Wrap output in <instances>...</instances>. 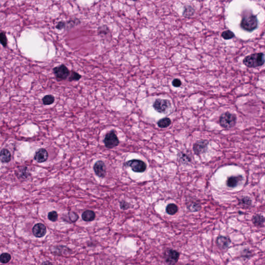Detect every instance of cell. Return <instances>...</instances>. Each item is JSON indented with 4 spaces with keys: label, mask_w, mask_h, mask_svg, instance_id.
Instances as JSON below:
<instances>
[{
    "label": "cell",
    "mask_w": 265,
    "mask_h": 265,
    "mask_svg": "<svg viewBox=\"0 0 265 265\" xmlns=\"http://www.w3.org/2000/svg\"><path fill=\"white\" fill-rule=\"evenodd\" d=\"M0 43L4 47H6L7 45V39L6 36V33L2 31H0Z\"/></svg>",
    "instance_id": "4316f807"
},
{
    "label": "cell",
    "mask_w": 265,
    "mask_h": 265,
    "mask_svg": "<svg viewBox=\"0 0 265 265\" xmlns=\"http://www.w3.org/2000/svg\"><path fill=\"white\" fill-rule=\"evenodd\" d=\"M237 121V117L235 114L226 112L220 116L219 122L221 126L225 128L230 129L235 126Z\"/></svg>",
    "instance_id": "3957f363"
},
{
    "label": "cell",
    "mask_w": 265,
    "mask_h": 265,
    "mask_svg": "<svg viewBox=\"0 0 265 265\" xmlns=\"http://www.w3.org/2000/svg\"><path fill=\"white\" fill-rule=\"evenodd\" d=\"M243 180V177L241 175L238 176H231L227 178L226 181L227 186L231 188H234L238 186V185Z\"/></svg>",
    "instance_id": "4fadbf2b"
},
{
    "label": "cell",
    "mask_w": 265,
    "mask_h": 265,
    "mask_svg": "<svg viewBox=\"0 0 265 265\" xmlns=\"http://www.w3.org/2000/svg\"><path fill=\"white\" fill-rule=\"evenodd\" d=\"M176 265L175 264H174V265Z\"/></svg>",
    "instance_id": "8d00e7d4"
},
{
    "label": "cell",
    "mask_w": 265,
    "mask_h": 265,
    "mask_svg": "<svg viewBox=\"0 0 265 265\" xmlns=\"http://www.w3.org/2000/svg\"><path fill=\"white\" fill-rule=\"evenodd\" d=\"M69 217V221H71V223H74L78 220L79 217L78 215L74 212H70L68 213Z\"/></svg>",
    "instance_id": "f546056e"
},
{
    "label": "cell",
    "mask_w": 265,
    "mask_h": 265,
    "mask_svg": "<svg viewBox=\"0 0 265 265\" xmlns=\"http://www.w3.org/2000/svg\"><path fill=\"white\" fill-rule=\"evenodd\" d=\"M65 26H66L65 22H63V21H60V22H59L57 24V26H56V28L57 29H58V30H62V28H65Z\"/></svg>",
    "instance_id": "e575fe53"
},
{
    "label": "cell",
    "mask_w": 265,
    "mask_h": 265,
    "mask_svg": "<svg viewBox=\"0 0 265 265\" xmlns=\"http://www.w3.org/2000/svg\"><path fill=\"white\" fill-rule=\"evenodd\" d=\"M11 256L9 254L4 253L0 255V261L3 264H6L10 261Z\"/></svg>",
    "instance_id": "d4e9b609"
},
{
    "label": "cell",
    "mask_w": 265,
    "mask_h": 265,
    "mask_svg": "<svg viewBox=\"0 0 265 265\" xmlns=\"http://www.w3.org/2000/svg\"><path fill=\"white\" fill-rule=\"evenodd\" d=\"M42 101L45 105H49L55 101V97L52 95H47L43 97Z\"/></svg>",
    "instance_id": "7402d4cb"
},
{
    "label": "cell",
    "mask_w": 265,
    "mask_h": 265,
    "mask_svg": "<svg viewBox=\"0 0 265 265\" xmlns=\"http://www.w3.org/2000/svg\"><path fill=\"white\" fill-rule=\"evenodd\" d=\"M180 256V253L176 250L168 249L164 253V259L168 265H174L178 262Z\"/></svg>",
    "instance_id": "277c9868"
},
{
    "label": "cell",
    "mask_w": 265,
    "mask_h": 265,
    "mask_svg": "<svg viewBox=\"0 0 265 265\" xmlns=\"http://www.w3.org/2000/svg\"><path fill=\"white\" fill-rule=\"evenodd\" d=\"M12 155L10 152L6 149H3L0 151V161L3 163H7L10 161Z\"/></svg>",
    "instance_id": "e0dca14e"
},
{
    "label": "cell",
    "mask_w": 265,
    "mask_h": 265,
    "mask_svg": "<svg viewBox=\"0 0 265 265\" xmlns=\"http://www.w3.org/2000/svg\"><path fill=\"white\" fill-rule=\"evenodd\" d=\"M42 265H53V264L50 261H46L43 262V263L42 264Z\"/></svg>",
    "instance_id": "d590c367"
},
{
    "label": "cell",
    "mask_w": 265,
    "mask_h": 265,
    "mask_svg": "<svg viewBox=\"0 0 265 265\" xmlns=\"http://www.w3.org/2000/svg\"><path fill=\"white\" fill-rule=\"evenodd\" d=\"M81 78V75L75 71H72L70 77H69V81H78Z\"/></svg>",
    "instance_id": "83f0119b"
},
{
    "label": "cell",
    "mask_w": 265,
    "mask_h": 265,
    "mask_svg": "<svg viewBox=\"0 0 265 265\" xmlns=\"http://www.w3.org/2000/svg\"><path fill=\"white\" fill-rule=\"evenodd\" d=\"M53 73L58 81H62L66 79L70 75V71L65 65L62 64L53 69Z\"/></svg>",
    "instance_id": "ba28073f"
},
{
    "label": "cell",
    "mask_w": 265,
    "mask_h": 265,
    "mask_svg": "<svg viewBox=\"0 0 265 265\" xmlns=\"http://www.w3.org/2000/svg\"><path fill=\"white\" fill-rule=\"evenodd\" d=\"M172 123L171 120L168 118H164L163 119L160 120L158 122V127L162 128H166L170 126Z\"/></svg>",
    "instance_id": "ffe728a7"
},
{
    "label": "cell",
    "mask_w": 265,
    "mask_h": 265,
    "mask_svg": "<svg viewBox=\"0 0 265 265\" xmlns=\"http://www.w3.org/2000/svg\"><path fill=\"white\" fill-rule=\"evenodd\" d=\"M239 204L243 207H249L252 204V200L249 197H243L239 200Z\"/></svg>",
    "instance_id": "44dd1931"
},
{
    "label": "cell",
    "mask_w": 265,
    "mask_h": 265,
    "mask_svg": "<svg viewBox=\"0 0 265 265\" xmlns=\"http://www.w3.org/2000/svg\"><path fill=\"white\" fill-rule=\"evenodd\" d=\"M95 213L92 210H86L82 215V219L86 222H91L95 219Z\"/></svg>",
    "instance_id": "ac0fdd59"
},
{
    "label": "cell",
    "mask_w": 265,
    "mask_h": 265,
    "mask_svg": "<svg viewBox=\"0 0 265 265\" xmlns=\"http://www.w3.org/2000/svg\"><path fill=\"white\" fill-rule=\"evenodd\" d=\"M194 10L193 9V8H192L190 6H186V8L184 9L183 15L185 16H192L194 14Z\"/></svg>",
    "instance_id": "1f68e13d"
},
{
    "label": "cell",
    "mask_w": 265,
    "mask_h": 265,
    "mask_svg": "<svg viewBox=\"0 0 265 265\" xmlns=\"http://www.w3.org/2000/svg\"><path fill=\"white\" fill-rule=\"evenodd\" d=\"M126 167H130L135 172H143L146 170L147 165L145 162L139 160H132L124 163Z\"/></svg>",
    "instance_id": "8992f818"
},
{
    "label": "cell",
    "mask_w": 265,
    "mask_h": 265,
    "mask_svg": "<svg viewBox=\"0 0 265 265\" xmlns=\"http://www.w3.org/2000/svg\"><path fill=\"white\" fill-rule=\"evenodd\" d=\"M252 256V253L249 249H245L241 252V256L245 258L249 259Z\"/></svg>",
    "instance_id": "4dcf8cb0"
},
{
    "label": "cell",
    "mask_w": 265,
    "mask_h": 265,
    "mask_svg": "<svg viewBox=\"0 0 265 265\" xmlns=\"http://www.w3.org/2000/svg\"><path fill=\"white\" fill-rule=\"evenodd\" d=\"M48 218L50 221H52V222H55L58 218V213L55 211H51L48 213Z\"/></svg>",
    "instance_id": "f1b7e54d"
},
{
    "label": "cell",
    "mask_w": 265,
    "mask_h": 265,
    "mask_svg": "<svg viewBox=\"0 0 265 265\" xmlns=\"http://www.w3.org/2000/svg\"><path fill=\"white\" fill-rule=\"evenodd\" d=\"M104 142L106 148L112 149L119 145V140L115 131H111L106 135Z\"/></svg>",
    "instance_id": "52a82bcc"
},
{
    "label": "cell",
    "mask_w": 265,
    "mask_h": 265,
    "mask_svg": "<svg viewBox=\"0 0 265 265\" xmlns=\"http://www.w3.org/2000/svg\"><path fill=\"white\" fill-rule=\"evenodd\" d=\"M221 36L225 39H233L235 37V34L231 31L227 30L224 31L222 33Z\"/></svg>",
    "instance_id": "484cf974"
},
{
    "label": "cell",
    "mask_w": 265,
    "mask_h": 265,
    "mask_svg": "<svg viewBox=\"0 0 265 265\" xmlns=\"http://www.w3.org/2000/svg\"><path fill=\"white\" fill-rule=\"evenodd\" d=\"M243 62L246 66L250 68L261 66L265 62L264 54L258 53L249 55L243 59Z\"/></svg>",
    "instance_id": "6da1fadb"
},
{
    "label": "cell",
    "mask_w": 265,
    "mask_h": 265,
    "mask_svg": "<svg viewBox=\"0 0 265 265\" xmlns=\"http://www.w3.org/2000/svg\"><path fill=\"white\" fill-rule=\"evenodd\" d=\"M252 221L253 224L255 226L261 227H263L264 226L265 218L263 215L257 214V215H254L252 217Z\"/></svg>",
    "instance_id": "9a60e30c"
},
{
    "label": "cell",
    "mask_w": 265,
    "mask_h": 265,
    "mask_svg": "<svg viewBox=\"0 0 265 265\" xmlns=\"http://www.w3.org/2000/svg\"><path fill=\"white\" fill-rule=\"evenodd\" d=\"M48 158V153L45 149H40L37 151L34 155V159L39 163L46 161Z\"/></svg>",
    "instance_id": "5bb4252c"
},
{
    "label": "cell",
    "mask_w": 265,
    "mask_h": 265,
    "mask_svg": "<svg viewBox=\"0 0 265 265\" xmlns=\"http://www.w3.org/2000/svg\"><path fill=\"white\" fill-rule=\"evenodd\" d=\"M181 84H182L181 81L180 79L176 78V79H174L172 80V85L174 87H179L181 85Z\"/></svg>",
    "instance_id": "836d02e7"
},
{
    "label": "cell",
    "mask_w": 265,
    "mask_h": 265,
    "mask_svg": "<svg viewBox=\"0 0 265 265\" xmlns=\"http://www.w3.org/2000/svg\"><path fill=\"white\" fill-rule=\"evenodd\" d=\"M98 33L101 37H107L108 35L110 34V29L108 28L107 26H104L99 28Z\"/></svg>",
    "instance_id": "603a6c76"
},
{
    "label": "cell",
    "mask_w": 265,
    "mask_h": 265,
    "mask_svg": "<svg viewBox=\"0 0 265 265\" xmlns=\"http://www.w3.org/2000/svg\"><path fill=\"white\" fill-rule=\"evenodd\" d=\"M95 174L99 177L104 178L106 176V165L104 162L101 161H99L95 163L93 167Z\"/></svg>",
    "instance_id": "8fae6325"
},
{
    "label": "cell",
    "mask_w": 265,
    "mask_h": 265,
    "mask_svg": "<svg viewBox=\"0 0 265 265\" xmlns=\"http://www.w3.org/2000/svg\"><path fill=\"white\" fill-rule=\"evenodd\" d=\"M153 107L156 111L161 113H165L172 107L170 101L167 99H157L154 101Z\"/></svg>",
    "instance_id": "5b68a950"
},
{
    "label": "cell",
    "mask_w": 265,
    "mask_h": 265,
    "mask_svg": "<svg viewBox=\"0 0 265 265\" xmlns=\"http://www.w3.org/2000/svg\"><path fill=\"white\" fill-rule=\"evenodd\" d=\"M166 213L169 215H175L178 211V207L174 204H168L166 208Z\"/></svg>",
    "instance_id": "d6986e66"
},
{
    "label": "cell",
    "mask_w": 265,
    "mask_h": 265,
    "mask_svg": "<svg viewBox=\"0 0 265 265\" xmlns=\"http://www.w3.org/2000/svg\"><path fill=\"white\" fill-rule=\"evenodd\" d=\"M17 176L21 179H26L28 177V172L27 168L23 167L17 171Z\"/></svg>",
    "instance_id": "cb8c5ba5"
},
{
    "label": "cell",
    "mask_w": 265,
    "mask_h": 265,
    "mask_svg": "<svg viewBox=\"0 0 265 265\" xmlns=\"http://www.w3.org/2000/svg\"><path fill=\"white\" fill-rule=\"evenodd\" d=\"M130 208V204H128V202H126L125 201H122L121 202H120V208L122 210H126Z\"/></svg>",
    "instance_id": "d6a6232c"
},
{
    "label": "cell",
    "mask_w": 265,
    "mask_h": 265,
    "mask_svg": "<svg viewBox=\"0 0 265 265\" xmlns=\"http://www.w3.org/2000/svg\"><path fill=\"white\" fill-rule=\"evenodd\" d=\"M240 26L241 28L247 31H253L257 28L258 26L257 17L251 13L245 15L241 21Z\"/></svg>",
    "instance_id": "7a4b0ae2"
},
{
    "label": "cell",
    "mask_w": 265,
    "mask_h": 265,
    "mask_svg": "<svg viewBox=\"0 0 265 265\" xmlns=\"http://www.w3.org/2000/svg\"><path fill=\"white\" fill-rule=\"evenodd\" d=\"M46 227L42 223H38L35 225L32 229L33 235L35 237L41 238L44 236L46 234Z\"/></svg>",
    "instance_id": "7c38bea8"
},
{
    "label": "cell",
    "mask_w": 265,
    "mask_h": 265,
    "mask_svg": "<svg viewBox=\"0 0 265 265\" xmlns=\"http://www.w3.org/2000/svg\"><path fill=\"white\" fill-rule=\"evenodd\" d=\"M231 241L229 238L222 235L217 237L216 244L218 247L222 251H226L228 249Z\"/></svg>",
    "instance_id": "30bf717a"
},
{
    "label": "cell",
    "mask_w": 265,
    "mask_h": 265,
    "mask_svg": "<svg viewBox=\"0 0 265 265\" xmlns=\"http://www.w3.org/2000/svg\"><path fill=\"white\" fill-rule=\"evenodd\" d=\"M208 145L209 142L207 140H200L194 144L193 147L195 154L197 155H200L204 153L207 150Z\"/></svg>",
    "instance_id": "9c48e42d"
},
{
    "label": "cell",
    "mask_w": 265,
    "mask_h": 265,
    "mask_svg": "<svg viewBox=\"0 0 265 265\" xmlns=\"http://www.w3.org/2000/svg\"><path fill=\"white\" fill-rule=\"evenodd\" d=\"M187 209L190 212H196L200 210L201 207L199 202L197 201H192L187 203Z\"/></svg>",
    "instance_id": "2e32d148"
}]
</instances>
